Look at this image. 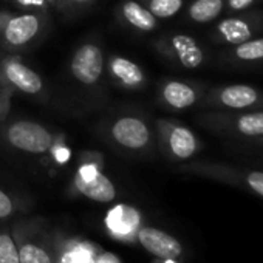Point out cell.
<instances>
[{
	"label": "cell",
	"mask_w": 263,
	"mask_h": 263,
	"mask_svg": "<svg viewBox=\"0 0 263 263\" xmlns=\"http://www.w3.org/2000/svg\"><path fill=\"white\" fill-rule=\"evenodd\" d=\"M263 33V13L243 11L231 14L215 24L212 39L221 45H238Z\"/></svg>",
	"instance_id": "obj_1"
},
{
	"label": "cell",
	"mask_w": 263,
	"mask_h": 263,
	"mask_svg": "<svg viewBox=\"0 0 263 263\" xmlns=\"http://www.w3.org/2000/svg\"><path fill=\"white\" fill-rule=\"evenodd\" d=\"M209 125L226 135L238 138H260L263 137V108L252 110H223L208 118Z\"/></svg>",
	"instance_id": "obj_2"
},
{
	"label": "cell",
	"mask_w": 263,
	"mask_h": 263,
	"mask_svg": "<svg viewBox=\"0 0 263 263\" xmlns=\"http://www.w3.org/2000/svg\"><path fill=\"white\" fill-rule=\"evenodd\" d=\"M208 104L231 111L263 108V93L248 84H231L215 88L208 98Z\"/></svg>",
	"instance_id": "obj_3"
},
{
	"label": "cell",
	"mask_w": 263,
	"mask_h": 263,
	"mask_svg": "<svg viewBox=\"0 0 263 263\" xmlns=\"http://www.w3.org/2000/svg\"><path fill=\"white\" fill-rule=\"evenodd\" d=\"M197 172L203 174L208 178H214V180L246 189L263 198V172L261 171H252L246 167H235V166H229L223 163H214V164L198 166Z\"/></svg>",
	"instance_id": "obj_4"
},
{
	"label": "cell",
	"mask_w": 263,
	"mask_h": 263,
	"mask_svg": "<svg viewBox=\"0 0 263 263\" xmlns=\"http://www.w3.org/2000/svg\"><path fill=\"white\" fill-rule=\"evenodd\" d=\"M8 141L13 147L28 152V154H45L53 143V135L50 132L31 121H17L8 127Z\"/></svg>",
	"instance_id": "obj_5"
},
{
	"label": "cell",
	"mask_w": 263,
	"mask_h": 263,
	"mask_svg": "<svg viewBox=\"0 0 263 263\" xmlns=\"http://www.w3.org/2000/svg\"><path fill=\"white\" fill-rule=\"evenodd\" d=\"M74 186L79 194L98 203H110L116 198L115 184L90 164L81 167L74 177Z\"/></svg>",
	"instance_id": "obj_6"
},
{
	"label": "cell",
	"mask_w": 263,
	"mask_h": 263,
	"mask_svg": "<svg viewBox=\"0 0 263 263\" xmlns=\"http://www.w3.org/2000/svg\"><path fill=\"white\" fill-rule=\"evenodd\" d=\"M137 240L149 254H152L158 258L175 260L183 255L181 243L174 235H171L161 229L151 228V226L140 228L137 232Z\"/></svg>",
	"instance_id": "obj_7"
},
{
	"label": "cell",
	"mask_w": 263,
	"mask_h": 263,
	"mask_svg": "<svg viewBox=\"0 0 263 263\" xmlns=\"http://www.w3.org/2000/svg\"><path fill=\"white\" fill-rule=\"evenodd\" d=\"M71 73L73 76L85 85L98 82L104 67V58L99 47L95 44H85L79 47L71 58Z\"/></svg>",
	"instance_id": "obj_8"
},
{
	"label": "cell",
	"mask_w": 263,
	"mask_h": 263,
	"mask_svg": "<svg viewBox=\"0 0 263 263\" xmlns=\"http://www.w3.org/2000/svg\"><path fill=\"white\" fill-rule=\"evenodd\" d=\"M111 137L119 146L132 151H138L149 144L151 132L146 122H143L141 119L134 116H124L113 124Z\"/></svg>",
	"instance_id": "obj_9"
},
{
	"label": "cell",
	"mask_w": 263,
	"mask_h": 263,
	"mask_svg": "<svg viewBox=\"0 0 263 263\" xmlns=\"http://www.w3.org/2000/svg\"><path fill=\"white\" fill-rule=\"evenodd\" d=\"M105 226L108 232L119 240H134L141 228L140 212L128 204H118L105 215Z\"/></svg>",
	"instance_id": "obj_10"
},
{
	"label": "cell",
	"mask_w": 263,
	"mask_h": 263,
	"mask_svg": "<svg viewBox=\"0 0 263 263\" xmlns=\"http://www.w3.org/2000/svg\"><path fill=\"white\" fill-rule=\"evenodd\" d=\"M171 51L183 68L195 70L204 62V51L201 45L189 34H175L169 41Z\"/></svg>",
	"instance_id": "obj_11"
},
{
	"label": "cell",
	"mask_w": 263,
	"mask_h": 263,
	"mask_svg": "<svg viewBox=\"0 0 263 263\" xmlns=\"http://www.w3.org/2000/svg\"><path fill=\"white\" fill-rule=\"evenodd\" d=\"M167 146L171 154L177 160H189L200 151V141L195 134L180 124L171 125L167 128Z\"/></svg>",
	"instance_id": "obj_12"
},
{
	"label": "cell",
	"mask_w": 263,
	"mask_h": 263,
	"mask_svg": "<svg viewBox=\"0 0 263 263\" xmlns=\"http://www.w3.org/2000/svg\"><path fill=\"white\" fill-rule=\"evenodd\" d=\"M41 22L34 14H22L13 17L5 27V39L14 47L25 45L30 42L39 31Z\"/></svg>",
	"instance_id": "obj_13"
},
{
	"label": "cell",
	"mask_w": 263,
	"mask_h": 263,
	"mask_svg": "<svg viewBox=\"0 0 263 263\" xmlns=\"http://www.w3.org/2000/svg\"><path fill=\"white\" fill-rule=\"evenodd\" d=\"M5 76L17 90L24 93L34 95L42 90L41 76L19 61H11L5 65Z\"/></svg>",
	"instance_id": "obj_14"
},
{
	"label": "cell",
	"mask_w": 263,
	"mask_h": 263,
	"mask_svg": "<svg viewBox=\"0 0 263 263\" xmlns=\"http://www.w3.org/2000/svg\"><path fill=\"white\" fill-rule=\"evenodd\" d=\"M198 98H200V91L187 82L169 81L163 87L164 102L175 110H184L192 107L194 104H197Z\"/></svg>",
	"instance_id": "obj_15"
},
{
	"label": "cell",
	"mask_w": 263,
	"mask_h": 263,
	"mask_svg": "<svg viewBox=\"0 0 263 263\" xmlns=\"http://www.w3.org/2000/svg\"><path fill=\"white\" fill-rule=\"evenodd\" d=\"M226 56L231 62L240 65H255L263 64V37L257 36L238 45H232Z\"/></svg>",
	"instance_id": "obj_16"
},
{
	"label": "cell",
	"mask_w": 263,
	"mask_h": 263,
	"mask_svg": "<svg viewBox=\"0 0 263 263\" xmlns=\"http://www.w3.org/2000/svg\"><path fill=\"white\" fill-rule=\"evenodd\" d=\"M110 71L125 87H138L144 81L141 68L135 62L124 58H113L110 61Z\"/></svg>",
	"instance_id": "obj_17"
},
{
	"label": "cell",
	"mask_w": 263,
	"mask_h": 263,
	"mask_svg": "<svg viewBox=\"0 0 263 263\" xmlns=\"http://www.w3.org/2000/svg\"><path fill=\"white\" fill-rule=\"evenodd\" d=\"M122 14L128 24H132L138 30L152 31L157 27V17L138 2H134V0H127L122 5Z\"/></svg>",
	"instance_id": "obj_18"
},
{
	"label": "cell",
	"mask_w": 263,
	"mask_h": 263,
	"mask_svg": "<svg viewBox=\"0 0 263 263\" xmlns=\"http://www.w3.org/2000/svg\"><path fill=\"white\" fill-rule=\"evenodd\" d=\"M224 11V0H195L189 7L187 16L197 24L215 21Z\"/></svg>",
	"instance_id": "obj_19"
},
{
	"label": "cell",
	"mask_w": 263,
	"mask_h": 263,
	"mask_svg": "<svg viewBox=\"0 0 263 263\" xmlns=\"http://www.w3.org/2000/svg\"><path fill=\"white\" fill-rule=\"evenodd\" d=\"M21 263H54L51 254L41 245L25 241L19 246Z\"/></svg>",
	"instance_id": "obj_20"
},
{
	"label": "cell",
	"mask_w": 263,
	"mask_h": 263,
	"mask_svg": "<svg viewBox=\"0 0 263 263\" xmlns=\"http://www.w3.org/2000/svg\"><path fill=\"white\" fill-rule=\"evenodd\" d=\"M0 263H21L19 245L8 232H0Z\"/></svg>",
	"instance_id": "obj_21"
},
{
	"label": "cell",
	"mask_w": 263,
	"mask_h": 263,
	"mask_svg": "<svg viewBox=\"0 0 263 263\" xmlns=\"http://www.w3.org/2000/svg\"><path fill=\"white\" fill-rule=\"evenodd\" d=\"M183 7V0H151L149 11L160 19H167L175 16Z\"/></svg>",
	"instance_id": "obj_22"
},
{
	"label": "cell",
	"mask_w": 263,
	"mask_h": 263,
	"mask_svg": "<svg viewBox=\"0 0 263 263\" xmlns=\"http://www.w3.org/2000/svg\"><path fill=\"white\" fill-rule=\"evenodd\" d=\"M65 254L73 263H96V251L88 243H73Z\"/></svg>",
	"instance_id": "obj_23"
},
{
	"label": "cell",
	"mask_w": 263,
	"mask_h": 263,
	"mask_svg": "<svg viewBox=\"0 0 263 263\" xmlns=\"http://www.w3.org/2000/svg\"><path fill=\"white\" fill-rule=\"evenodd\" d=\"M261 2L263 0H224V10L229 14L243 13V11H249V8H252Z\"/></svg>",
	"instance_id": "obj_24"
},
{
	"label": "cell",
	"mask_w": 263,
	"mask_h": 263,
	"mask_svg": "<svg viewBox=\"0 0 263 263\" xmlns=\"http://www.w3.org/2000/svg\"><path fill=\"white\" fill-rule=\"evenodd\" d=\"M14 211V204L11 201V198L0 189V218H7L13 214Z\"/></svg>",
	"instance_id": "obj_25"
},
{
	"label": "cell",
	"mask_w": 263,
	"mask_h": 263,
	"mask_svg": "<svg viewBox=\"0 0 263 263\" xmlns=\"http://www.w3.org/2000/svg\"><path fill=\"white\" fill-rule=\"evenodd\" d=\"M96 263H121V260L116 257V254L102 251V252L96 254Z\"/></svg>",
	"instance_id": "obj_26"
},
{
	"label": "cell",
	"mask_w": 263,
	"mask_h": 263,
	"mask_svg": "<svg viewBox=\"0 0 263 263\" xmlns=\"http://www.w3.org/2000/svg\"><path fill=\"white\" fill-rule=\"evenodd\" d=\"M19 2L27 7H44V0H19Z\"/></svg>",
	"instance_id": "obj_27"
},
{
	"label": "cell",
	"mask_w": 263,
	"mask_h": 263,
	"mask_svg": "<svg viewBox=\"0 0 263 263\" xmlns=\"http://www.w3.org/2000/svg\"><path fill=\"white\" fill-rule=\"evenodd\" d=\"M58 263H73V261H71V258H70V257H68L65 252H64V254L59 257V261H58Z\"/></svg>",
	"instance_id": "obj_28"
},
{
	"label": "cell",
	"mask_w": 263,
	"mask_h": 263,
	"mask_svg": "<svg viewBox=\"0 0 263 263\" xmlns=\"http://www.w3.org/2000/svg\"><path fill=\"white\" fill-rule=\"evenodd\" d=\"M74 2H79V4H84V2H88V0H74Z\"/></svg>",
	"instance_id": "obj_29"
},
{
	"label": "cell",
	"mask_w": 263,
	"mask_h": 263,
	"mask_svg": "<svg viewBox=\"0 0 263 263\" xmlns=\"http://www.w3.org/2000/svg\"><path fill=\"white\" fill-rule=\"evenodd\" d=\"M257 140H258V141H260V143L263 144V137H260V138H257Z\"/></svg>",
	"instance_id": "obj_30"
},
{
	"label": "cell",
	"mask_w": 263,
	"mask_h": 263,
	"mask_svg": "<svg viewBox=\"0 0 263 263\" xmlns=\"http://www.w3.org/2000/svg\"><path fill=\"white\" fill-rule=\"evenodd\" d=\"M48 2H53V0H48Z\"/></svg>",
	"instance_id": "obj_31"
}]
</instances>
